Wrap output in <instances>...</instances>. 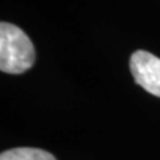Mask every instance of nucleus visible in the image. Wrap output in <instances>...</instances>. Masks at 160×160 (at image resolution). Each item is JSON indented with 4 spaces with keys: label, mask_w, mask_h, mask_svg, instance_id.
Here are the masks:
<instances>
[{
    "label": "nucleus",
    "mask_w": 160,
    "mask_h": 160,
    "mask_svg": "<svg viewBox=\"0 0 160 160\" xmlns=\"http://www.w3.org/2000/svg\"><path fill=\"white\" fill-rule=\"evenodd\" d=\"M36 58L35 47L24 31L11 23L0 24V69L19 75L29 69Z\"/></svg>",
    "instance_id": "obj_1"
},
{
    "label": "nucleus",
    "mask_w": 160,
    "mask_h": 160,
    "mask_svg": "<svg viewBox=\"0 0 160 160\" xmlns=\"http://www.w3.org/2000/svg\"><path fill=\"white\" fill-rule=\"evenodd\" d=\"M131 73L140 87L160 98V59L143 49L133 52L129 60Z\"/></svg>",
    "instance_id": "obj_2"
},
{
    "label": "nucleus",
    "mask_w": 160,
    "mask_h": 160,
    "mask_svg": "<svg viewBox=\"0 0 160 160\" xmlns=\"http://www.w3.org/2000/svg\"><path fill=\"white\" fill-rule=\"evenodd\" d=\"M0 160H56L52 153L39 148L19 147L4 151L0 155Z\"/></svg>",
    "instance_id": "obj_3"
}]
</instances>
